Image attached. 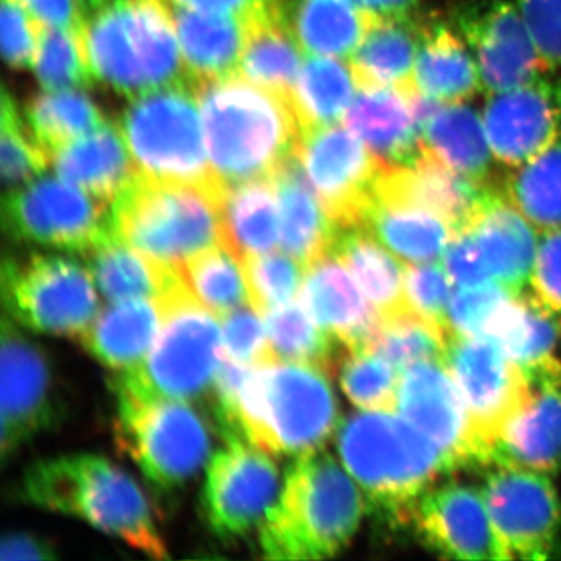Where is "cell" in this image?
Here are the masks:
<instances>
[{"label": "cell", "instance_id": "1", "mask_svg": "<svg viewBox=\"0 0 561 561\" xmlns=\"http://www.w3.org/2000/svg\"><path fill=\"white\" fill-rule=\"evenodd\" d=\"M328 375L297 362L251 367L234 394L216 398L220 434L225 440L250 442L271 456L319 451L337 427V400Z\"/></svg>", "mask_w": 561, "mask_h": 561}, {"label": "cell", "instance_id": "2", "mask_svg": "<svg viewBox=\"0 0 561 561\" xmlns=\"http://www.w3.org/2000/svg\"><path fill=\"white\" fill-rule=\"evenodd\" d=\"M210 165L225 187L272 179L298 153L301 127L289 99L245 77L195 84Z\"/></svg>", "mask_w": 561, "mask_h": 561}, {"label": "cell", "instance_id": "3", "mask_svg": "<svg viewBox=\"0 0 561 561\" xmlns=\"http://www.w3.org/2000/svg\"><path fill=\"white\" fill-rule=\"evenodd\" d=\"M20 493L27 504L77 516L147 556L168 557L146 494L105 457L72 454L36 461L25 471Z\"/></svg>", "mask_w": 561, "mask_h": 561}, {"label": "cell", "instance_id": "4", "mask_svg": "<svg viewBox=\"0 0 561 561\" xmlns=\"http://www.w3.org/2000/svg\"><path fill=\"white\" fill-rule=\"evenodd\" d=\"M345 470L321 449L291 463L260 527L265 559L323 560L346 548L359 529L364 496Z\"/></svg>", "mask_w": 561, "mask_h": 561}, {"label": "cell", "instance_id": "5", "mask_svg": "<svg viewBox=\"0 0 561 561\" xmlns=\"http://www.w3.org/2000/svg\"><path fill=\"white\" fill-rule=\"evenodd\" d=\"M80 35L95 79L119 94L194 84L161 0H106L88 11Z\"/></svg>", "mask_w": 561, "mask_h": 561}, {"label": "cell", "instance_id": "6", "mask_svg": "<svg viewBox=\"0 0 561 561\" xmlns=\"http://www.w3.org/2000/svg\"><path fill=\"white\" fill-rule=\"evenodd\" d=\"M337 453L368 501L394 518L412 516L416 501L445 472V457L393 412L364 411L343 420Z\"/></svg>", "mask_w": 561, "mask_h": 561}, {"label": "cell", "instance_id": "7", "mask_svg": "<svg viewBox=\"0 0 561 561\" xmlns=\"http://www.w3.org/2000/svg\"><path fill=\"white\" fill-rule=\"evenodd\" d=\"M164 320L146 359L114 381L116 393L139 400L194 401L216 381L221 359V331L183 278L161 300Z\"/></svg>", "mask_w": 561, "mask_h": 561}, {"label": "cell", "instance_id": "8", "mask_svg": "<svg viewBox=\"0 0 561 561\" xmlns=\"http://www.w3.org/2000/svg\"><path fill=\"white\" fill-rule=\"evenodd\" d=\"M224 195L136 175L113 203L121 241L161 264L179 267L195 254L225 243Z\"/></svg>", "mask_w": 561, "mask_h": 561}, {"label": "cell", "instance_id": "9", "mask_svg": "<svg viewBox=\"0 0 561 561\" xmlns=\"http://www.w3.org/2000/svg\"><path fill=\"white\" fill-rule=\"evenodd\" d=\"M198 111L195 84H172L138 95L125 108L121 130L140 175L224 195Z\"/></svg>", "mask_w": 561, "mask_h": 561}, {"label": "cell", "instance_id": "10", "mask_svg": "<svg viewBox=\"0 0 561 561\" xmlns=\"http://www.w3.org/2000/svg\"><path fill=\"white\" fill-rule=\"evenodd\" d=\"M114 435L119 449L160 493L183 489L210 451L208 427L187 401L117 393Z\"/></svg>", "mask_w": 561, "mask_h": 561}, {"label": "cell", "instance_id": "11", "mask_svg": "<svg viewBox=\"0 0 561 561\" xmlns=\"http://www.w3.org/2000/svg\"><path fill=\"white\" fill-rule=\"evenodd\" d=\"M2 297L11 319L44 334L80 339L98 319L90 268L57 254L5 257Z\"/></svg>", "mask_w": 561, "mask_h": 561}, {"label": "cell", "instance_id": "12", "mask_svg": "<svg viewBox=\"0 0 561 561\" xmlns=\"http://www.w3.org/2000/svg\"><path fill=\"white\" fill-rule=\"evenodd\" d=\"M2 219L14 241L80 254L114 234L113 205L58 175H39L7 192Z\"/></svg>", "mask_w": 561, "mask_h": 561}, {"label": "cell", "instance_id": "13", "mask_svg": "<svg viewBox=\"0 0 561 561\" xmlns=\"http://www.w3.org/2000/svg\"><path fill=\"white\" fill-rule=\"evenodd\" d=\"M486 460L505 424L530 394V382L500 343L486 334L453 335L443 356Z\"/></svg>", "mask_w": 561, "mask_h": 561}, {"label": "cell", "instance_id": "14", "mask_svg": "<svg viewBox=\"0 0 561 561\" xmlns=\"http://www.w3.org/2000/svg\"><path fill=\"white\" fill-rule=\"evenodd\" d=\"M298 158L334 224L360 227L386 164L341 122L302 133Z\"/></svg>", "mask_w": 561, "mask_h": 561}, {"label": "cell", "instance_id": "15", "mask_svg": "<svg viewBox=\"0 0 561 561\" xmlns=\"http://www.w3.org/2000/svg\"><path fill=\"white\" fill-rule=\"evenodd\" d=\"M507 560H548L559 549L561 504L548 474L494 465L482 489Z\"/></svg>", "mask_w": 561, "mask_h": 561}, {"label": "cell", "instance_id": "16", "mask_svg": "<svg viewBox=\"0 0 561 561\" xmlns=\"http://www.w3.org/2000/svg\"><path fill=\"white\" fill-rule=\"evenodd\" d=\"M209 461L202 508L209 529L236 540L261 527L279 493V472L268 453L250 442L228 440Z\"/></svg>", "mask_w": 561, "mask_h": 561}, {"label": "cell", "instance_id": "17", "mask_svg": "<svg viewBox=\"0 0 561 561\" xmlns=\"http://www.w3.org/2000/svg\"><path fill=\"white\" fill-rule=\"evenodd\" d=\"M398 411L445 457L449 470L489 465L459 387L443 359L402 370Z\"/></svg>", "mask_w": 561, "mask_h": 561}, {"label": "cell", "instance_id": "18", "mask_svg": "<svg viewBox=\"0 0 561 561\" xmlns=\"http://www.w3.org/2000/svg\"><path fill=\"white\" fill-rule=\"evenodd\" d=\"M454 27L467 41L490 94L513 90L548 72L516 3L474 0L454 13Z\"/></svg>", "mask_w": 561, "mask_h": 561}, {"label": "cell", "instance_id": "19", "mask_svg": "<svg viewBox=\"0 0 561 561\" xmlns=\"http://www.w3.org/2000/svg\"><path fill=\"white\" fill-rule=\"evenodd\" d=\"M49 360L18 321L2 319V457L57 424Z\"/></svg>", "mask_w": 561, "mask_h": 561}, {"label": "cell", "instance_id": "20", "mask_svg": "<svg viewBox=\"0 0 561 561\" xmlns=\"http://www.w3.org/2000/svg\"><path fill=\"white\" fill-rule=\"evenodd\" d=\"M482 117L494 160L522 168L561 140V80L540 76L490 94Z\"/></svg>", "mask_w": 561, "mask_h": 561}, {"label": "cell", "instance_id": "21", "mask_svg": "<svg viewBox=\"0 0 561 561\" xmlns=\"http://www.w3.org/2000/svg\"><path fill=\"white\" fill-rule=\"evenodd\" d=\"M427 548L454 560H507L482 491L451 482L430 489L412 511Z\"/></svg>", "mask_w": 561, "mask_h": 561}, {"label": "cell", "instance_id": "22", "mask_svg": "<svg viewBox=\"0 0 561 561\" xmlns=\"http://www.w3.org/2000/svg\"><path fill=\"white\" fill-rule=\"evenodd\" d=\"M463 227L481 247L494 283L513 295L523 294L524 286L530 283L540 247L531 221L508 201L504 191L489 187Z\"/></svg>", "mask_w": 561, "mask_h": 561}, {"label": "cell", "instance_id": "23", "mask_svg": "<svg viewBox=\"0 0 561 561\" xmlns=\"http://www.w3.org/2000/svg\"><path fill=\"white\" fill-rule=\"evenodd\" d=\"M300 291L302 306L312 319L342 346H370L381 317L341 261L328 254L309 265Z\"/></svg>", "mask_w": 561, "mask_h": 561}, {"label": "cell", "instance_id": "24", "mask_svg": "<svg viewBox=\"0 0 561 561\" xmlns=\"http://www.w3.org/2000/svg\"><path fill=\"white\" fill-rule=\"evenodd\" d=\"M420 95L390 87H359L343 124L386 165H405L423 154Z\"/></svg>", "mask_w": 561, "mask_h": 561}, {"label": "cell", "instance_id": "25", "mask_svg": "<svg viewBox=\"0 0 561 561\" xmlns=\"http://www.w3.org/2000/svg\"><path fill=\"white\" fill-rule=\"evenodd\" d=\"M486 190V183L460 175L423 149L411 164L386 165L375 198L431 210L459 230Z\"/></svg>", "mask_w": 561, "mask_h": 561}, {"label": "cell", "instance_id": "26", "mask_svg": "<svg viewBox=\"0 0 561 561\" xmlns=\"http://www.w3.org/2000/svg\"><path fill=\"white\" fill-rule=\"evenodd\" d=\"M485 334L500 343L529 382H561V317L534 295H511L494 313Z\"/></svg>", "mask_w": 561, "mask_h": 561}, {"label": "cell", "instance_id": "27", "mask_svg": "<svg viewBox=\"0 0 561 561\" xmlns=\"http://www.w3.org/2000/svg\"><path fill=\"white\" fill-rule=\"evenodd\" d=\"M490 465L542 474L561 471V382H530L529 398L502 430Z\"/></svg>", "mask_w": 561, "mask_h": 561}, {"label": "cell", "instance_id": "28", "mask_svg": "<svg viewBox=\"0 0 561 561\" xmlns=\"http://www.w3.org/2000/svg\"><path fill=\"white\" fill-rule=\"evenodd\" d=\"M60 179L113 205L138 175L121 127L101 125L50 157Z\"/></svg>", "mask_w": 561, "mask_h": 561}, {"label": "cell", "instance_id": "29", "mask_svg": "<svg viewBox=\"0 0 561 561\" xmlns=\"http://www.w3.org/2000/svg\"><path fill=\"white\" fill-rule=\"evenodd\" d=\"M280 210V249L306 268L331 254L341 228L324 209L298 153L273 173Z\"/></svg>", "mask_w": 561, "mask_h": 561}, {"label": "cell", "instance_id": "30", "mask_svg": "<svg viewBox=\"0 0 561 561\" xmlns=\"http://www.w3.org/2000/svg\"><path fill=\"white\" fill-rule=\"evenodd\" d=\"M164 7L175 27L181 55L192 83L239 73L249 22L228 14Z\"/></svg>", "mask_w": 561, "mask_h": 561}, {"label": "cell", "instance_id": "31", "mask_svg": "<svg viewBox=\"0 0 561 561\" xmlns=\"http://www.w3.org/2000/svg\"><path fill=\"white\" fill-rule=\"evenodd\" d=\"M273 10L302 51L351 58L376 18L351 0H273Z\"/></svg>", "mask_w": 561, "mask_h": 561}, {"label": "cell", "instance_id": "32", "mask_svg": "<svg viewBox=\"0 0 561 561\" xmlns=\"http://www.w3.org/2000/svg\"><path fill=\"white\" fill-rule=\"evenodd\" d=\"M421 140L449 169L486 183L494 161L483 117L465 103H420Z\"/></svg>", "mask_w": 561, "mask_h": 561}, {"label": "cell", "instance_id": "33", "mask_svg": "<svg viewBox=\"0 0 561 561\" xmlns=\"http://www.w3.org/2000/svg\"><path fill=\"white\" fill-rule=\"evenodd\" d=\"M413 77L416 92L434 103H463L483 90L467 41L456 27L437 21L424 22Z\"/></svg>", "mask_w": 561, "mask_h": 561}, {"label": "cell", "instance_id": "34", "mask_svg": "<svg viewBox=\"0 0 561 561\" xmlns=\"http://www.w3.org/2000/svg\"><path fill=\"white\" fill-rule=\"evenodd\" d=\"M423 25L412 14L376 18L350 58L357 87H390L420 95L413 73Z\"/></svg>", "mask_w": 561, "mask_h": 561}, {"label": "cell", "instance_id": "35", "mask_svg": "<svg viewBox=\"0 0 561 561\" xmlns=\"http://www.w3.org/2000/svg\"><path fill=\"white\" fill-rule=\"evenodd\" d=\"M331 254L350 272L381 320L412 311L405 291V265L370 232L360 227L342 228Z\"/></svg>", "mask_w": 561, "mask_h": 561}, {"label": "cell", "instance_id": "36", "mask_svg": "<svg viewBox=\"0 0 561 561\" xmlns=\"http://www.w3.org/2000/svg\"><path fill=\"white\" fill-rule=\"evenodd\" d=\"M164 311L158 300L114 302L80 337L94 359L114 371H127L146 359L160 334Z\"/></svg>", "mask_w": 561, "mask_h": 561}, {"label": "cell", "instance_id": "37", "mask_svg": "<svg viewBox=\"0 0 561 561\" xmlns=\"http://www.w3.org/2000/svg\"><path fill=\"white\" fill-rule=\"evenodd\" d=\"M81 256L111 302L161 300L181 280L179 268L133 249L116 232Z\"/></svg>", "mask_w": 561, "mask_h": 561}, {"label": "cell", "instance_id": "38", "mask_svg": "<svg viewBox=\"0 0 561 561\" xmlns=\"http://www.w3.org/2000/svg\"><path fill=\"white\" fill-rule=\"evenodd\" d=\"M405 264H426L443 256L456 228L431 210L375 198L360 221Z\"/></svg>", "mask_w": 561, "mask_h": 561}, {"label": "cell", "instance_id": "39", "mask_svg": "<svg viewBox=\"0 0 561 561\" xmlns=\"http://www.w3.org/2000/svg\"><path fill=\"white\" fill-rule=\"evenodd\" d=\"M225 243L239 257L268 253L280 245L278 192L272 179L225 187L221 197Z\"/></svg>", "mask_w": 561, "mask_h": 561}, {"label": "cell", "instance_id": "40", "mask_svg": "<svg viewBox=\"0 0 561 561\" xmlns=\"http://www.w3.org/2000/svg\"><path fill=\"white\" fill-rule=\"evenodd\" d=\"M302 65V49L276 16L273 5L271 11L249 22L239 76L290 101Z\"/></svg>", "mask_w": 561, "mask_h": 561}, {"label": "cell", "instance_id": "41", "mask_svg": "<svg viewBox=\"0 0 561 561\" xmlns=\"http://www.w3.org/2000/svg\"><path fill=\"white\" fill-rule=\"evenodd\" d=\"M357 88L353 68L342 58L309 55L290 99L301 135L345 119Z\"/></svg>", "mask_w": 561, "mask_h": 561}, {"label": "cell", "instance_id": "42", "mask_svg": "<svg viewBox=\"0 0 561 561\" xmlns=\"http://www.w3.org/2000/svg\"><path fill=\"white\" fill-rule=\"evenodd\" d=\"M105 122L101 108L83 90H46L27 106L28 127L49 158Z\"/></svg>", "mask_w": 561, "mask_h": 561}, {"label": "cell", "instance_id": "43", "mask_svg": "<svg viewBox=\"0 0 561 561\" xmlns=\"http://www.w3.org/2000/svg\"><path fill=\"white\" fill-rule=\"evenodd\" d=\"M262 319L276 360L316 365L328 373L337 370L342 353L339 342L312 319L302 302H284L262 313Z\"/></svg>", "mask_w": 561, "mask_h": 561}, {"label": "cell", "instance_id": "44", "mask_svg": "<svg viewBox=\"0 0 561 561\" xmlns=\"http://www.w3.org/2000/svg\"><path fill=\"white\" fill-rule=\"evenodd\" d=\"M176 268L191 294L217 317L250 301L242 260L227 243L210 247Z\"/></svg>", "mask_w": 561, "mask_h": 561}, {"label": "cell", "instance_id": "45", "mask_svg": "<svg viewBox=\"0 0 561 561\" xmlns=\"http://www.w3.org/2000/svg\"><path fill=\"white\" fill-rule=\"evenodd\" d=\"M502 191L537 230L561 228V140L516 169Z\"/></svg>", "mask_w": 561, "mask_h": 561}, {"label": "cell", "instance_id": "46", "mask_svg": "<svg viewBox=\"0 0 561 561\" xmlns=\"http://www.w3.org/2000/svg\"><path fill=\"white\" fill-rule=\"evenodd\" d=\"M337 370L342 390L362 411H397L402 371L381 354L343 346Z\"/></svg>", "mask_w": 561, "mask_h": 561}, {"label": "cell", "instance_id": "47", "mask_svg": "<svg viewBox=\"0 0 561 561\" xmlns=\"http://www.w3.org/2000/svg\"><path fill=\"white\" fill-rule=\"evenodd\" d=\"M33 69L44 90H84L95 80L80 31L68 28H41Z\"/></svg>", "mask_w": 561, "mask_h": 561}, {"label": "cell", "instance_id": "48", "mask_svg": "<svg viewBox=\"0 0 561 561\" xmlns=\"http://www.w3.org/2000/svg\"><path fill=\"white\" fill-rule=\"evenodd\" d=\"M448 341L449 335L445 331L411 311L381 320V327L368 348L381 354L402 371L419 362L443 359Z\"/></svg>", "mask_w": 561, "mask_h": 561}, {"label": "cell", "instance_id": "49", "mask_svg": "<svg viewBox=\"0 0 561 561\" xmlns=\"http://www.w3.org/2000/svg\"><path fill=\"white\" fill-rule=\"evenodd\" d=\"M50 158L36 142L28 125L22 119L13 95L2 88L0 101V168L7 191L31 183L46 171Z\"/></svg>", "mask_w": 561, "mask_h": 561}, {"label": "cell", "instance_id": "50", "mask_svg": "<svg viewBox=\"0 0 561 561\" xmlns=\"http://www.w3.org/2000/svg\"><path fill=\"white\" fill-rule=\"evenodd\" d=\"M250 305L264 313L297 297L306 267L286 251L247 254L241 257Z\"/></svg>", "mask_w": 561, "mask_h": 561}, {"label": "cell", "instance_id": "51", "mask_svg": "<svg viewBox=\"0 0 561 561\" xmlns=\"http://www.w3.org/2000/svg\"><path fill=\"white\" fill-rule=\"evenodd\" d=\"M453 280L438 262L405 265V291L409 306L424 320L440 328L451 339L449 330V302Z\"/></svg>", "mask_w": 561, "mask_h": 561}, {"label": "cell", "instance_id": "52", "mask_svg": "<svg viewBox=\"0 0 561 561\" xmlns=\"http://www.w3.org/2000/svg\"><path fill=\"white\" fill-rule=\"evenodd\" d=\"M221 348L227 359L249 367L276 360L261 313L247 305L224 317Z\"/></svg>", "mask_w": 561, "mask_h": 561}, {"label": "cell", "instance_id": "53", "mask_svg": "<svg viewBox=\"0 0 561 561\" xmlns=\"http://www.w3.org/2000/svg\"><path fill=\"white\" fill-rule=\"evenodd\" d=\"M511 295L513 294L497 283L459 287V290L454 291L449 302L448 320L451 334H485L494 313Z\"/></svg>", "mask_w": 561, "mask_h": 561}, {"label": "cell", "instance_id": "54", "mask_svg": "<svg viewBox=\"0 0 561 561\" xmlns=\"http://www.w3.org/2000/svg\"><path fill=\"white\" fill-rule=\"evenodd\" d=\"M2 55L13 69L33 66L43 25L33 20L21 0H2Z\"/></svg>", "mask_w": 561, "mask_h": 561}, {"label": "cell", "instance_id": "55", "mask_svg": "<svg viewBox=\"0 0 561 561\" xmlns=\"http://www.w3.org/2000/svg\"><path fill=\"white\" fill-rule=\"evenodd\" d=\"M548 72L561 68V0H516Z\"/></svg>", "mask_w": 561, "mask_h": 561}, {"label": "cell", "instance_id": "56", "mask_svg": "<svg viewBox=\"0 0 561 561\" xmlns=\"http://www.w3.org/2000/svg\"><path fill=\"white\" fill-rule=\"evenodd\" d=\"M442 261L443 267L456 286L470 287L494 283L481 247L467 227L454 232Z\"/></svg>", "mask_w": 561, "mask_h": 561}, {"label": "cell", "instance_id": "57", "mask_svg": "<svg viewBox=\"0 0 561 561\" xmlns=\"http://www.w3.org/2000/svg\"><path fill=\"white\" fill-rule=\"evenodd\" d=\"M530 286L531 295L561 317V228L542 231Z\"/></svg>", "mask_w": 561, "mask_h": 561}, {"label": "cell", "instance_id": "58", "mask_svg": "<svg viewBox=\"0 0 561 561\" xmlns=\"http://www.w3.org/2000/svg\"><path fill=\"white\" fill-rule=\"evenodd\" d=\"M43 27L81 31L88 9L81 0H21Z\"/></svg>", "mask_w": 561, "mask_h": 561}, {"label": "cell", "instance_id": "59", "mask_svg": "<svg viewBox=\"0 0 561 561\" xmlns=\"http://www.w3.org/2000/svg\"><path fill=\"white\" fill-rule=\"evenodd\" d=\"M164 5L228 14L250 22L272 10L273 0H161Z\"/></svg>", "mask_w": 561, "mask_h": 561}, {"label": "cell", "instance_id": "60", "mask_svg": "<svg viewBox=\"0 0 561 561\" xmlns=\"http://www.w3.org/2000/svg\"><path fill=\"white\" fill-rule=\"evenodd\" d=\"M54 546L44 538L32 534L5 535L0 545V559L9 560H50L57 559Z\"/></svg>", "mask_w": 561, "mask_h": 561}, {"label": "cell", "instance_id": "61", "mask_svg": "<svg viewBox=\"0 0 561 561\" xmlns=\"http://www.w3.org/2000/svg\"><path fill=\"white\" fill-rule=\"evenodd\" d=\"M351 2L373 16L390 18L412 14L421 0H351Z\"/></svg>", "mask_w": 561, "mask_h": 561}, {"label": "cell", "instance_id": "62", "mask_svg": "<svg viewBox=\"0 0 561 561\" xmlns=\"http://www.w3.org/2000/svg\"><path fill=\"white\" fill-rule=\"evenodd\" d=\"M81 2H83L88 11H90L91 9H95V7L101 5V3L106 2V0H81Z\"/></svg>", "mask_w": 561, "mask_h": 561}]
</instances>
